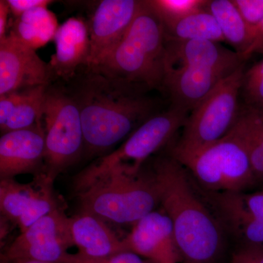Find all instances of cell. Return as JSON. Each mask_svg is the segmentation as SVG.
Wrapping results in <instances>:
<instances>
[{
	"label": "cell",
	"instance_id": "f1b7e54d",
	"mask_svg": "<svg viewBox=\"0 0 263 263\" xmlns=\"http://www.w3.org/2000/svg\"><path fill=\"white\" fill-rule=\"evenodd\" d=\"M232 263H263V247L248 245L233 256Z\"/></svg>",
	"mask_w": 263,
	"mask_h": 263
},
{
	"label": "cell",
	"instance_id": "4fadbf2b",
	"mask_svg": "<svg viewBox=\"0 0 263 263\" xmlns=\"http://www.w3.org/2000/svg\"><path fill=\"white\" fill-rule=\"evenodd\" d=\"M41 120L32 127L2 134L0 179H14L23 174L34 177L45 175L46 133Z\"/></svg>",
	"mask_w": 263,
	"mask_h": 263
},
{
	"label": "cell",
	"instance_id": "d6986e66",
	"mask_svg": "<svg viewBox=\"0 0 263 263\" xmlns=\"http://www.w3.org/2000/svg\"><path fill=\"white\" fill-rule=\"evenodd\" d=\"M71 237L78 254L89 258H105L128 251L120 239L98 216L81 212L69 218Z\"/></svg>",
	"mask_w": 263,
	"mask_h": 263
},
{
	"label": "cell",
	"instance_id": "e575fe53",
	"mask_svg": "<svg viewBox=\"0 0 263 263\" xmlns=\"http://www.w3.org/2000/svg\"><path fill=\"white\" fill-rule=\"evenodd\" d=\"M257 108L261 109V110H263V105H262V106L260 107V108Z\"/></svg>",
	"mask_w": 263,
	"mask_h": 263
},
{
	"label": "cell",
	"instance_id": "7a4b0ae2",
	"mask_svg": "<svg viewBox=\"0 0 263 263\" xmlns=\"http://www.w3.org/2000/svg\"><path fill=\"white\" fill-rule=\"evenodd\" d=\"M148 174L172 222L181 261L214 263L222 251V231L195 192L187 170L168 153L152 160Z\"/></svg>",
	"mask_w": 263,
	"mask_h": 263
},
{
	"label": "cell",
	"instance_id": "9a60e30c",
	"mask_svg": "<svg viewBox=\"0 0 263 263\" xmlns=\"http://www.w3.org/2000/svg\"><path fill=\"white\" fill-rule=\"evenodd\" d=\"M235 70L190 66L171 67L166 70L164 92L168 95L171 105L190 114Z\"/></svg>",
	"mask_w": 263,
	"mask_h": 263
},
{
	"label": "cell",
	"instance_id": "ffe728a7",
	"mask_svg": "<svg viewBox=\"0 0 263 263\" xmlns=\"http://www.w3.org/2000/svg\"><path fill=\"white\" fill-rule=\"evenodd\" d=\"M48 86H37L0 96L2 134L32 127L43 119Z\"/></svg>",
	"mask_w": 263,
	"mask_h": 263
},
{
	"label": "cell",
	"instance_id": "d6a6232c",
	"mask_svg": "<svg viewBox=\"0 0 263 263\" xmlns=\"http://www.w3.org/2000/svg\"><path fill=\"white\" fill-rule=\"evenodd\" d=\"M6 262L7 263H49L40 262V261L30 260V259H13V260L6 261Z\"/></svg>",
	"mask_w": 263,
	"mask_h": 263
},
{
	"label": "cell",
	"instance_id": "83f0119b",
	"mask_svg": "<svg viewBox=\"0 0 263 263\" xmlns=\"http://www.w3.org/2000/svg\"><path fill=\"white\" fill-rule=\"evenodd\" d=\"M63 263H155L141 257L131 251H124L105 257V258H89L78 253L67 254Z\"/></svg>",
	"mask_w": 263,
	"mask_h": 263
},
{
	"label": "cell",
	"instance_id": "836d02e7",
	"mask_svg": "<svg viewBox=\"0 0 263 263\" xmlns=\"http://www.w3.org/2000/svg\"><path fill=\"white\" fill-rule=\"evenodd\" d=\"M1 263H7V262L5 260V259H1Z\"/></svg>",
	"mask_w": 263,
	"mask_h": 263
},
{
	"label": "cell",
	"instance_id": "cb8c5ba5",
	"mask_svg": "<svg viewBox=\"0 0 263 263\" xmlns=\"http://www.w3.org/2000/svg\"><path fill=\"white\" fill-rule=\"evenodd\" d=\"M164 28L165 37L168 39L203 40L216 43L226 41L216 18L205 8L174 24L164 26Z\"/></svg>",
	"mask_w": 263,
	"mask_h": 263
},
{
	"label": "cell",
	"instance_id": "e0dca14e",
	"mask_svg": "<svg viewBox=\"0 0 263 263\" xmlns=\"http://www.w3.org/2000/svg\"><path fill=\"white\" fill-rule=\"evenodd\" d=\"M245 61L236 52L224 48L219 43L166 38V70L190 66L235 70L243 65Z\"/></svg>",
	"mask_w": 263,
	"mask_h": 263
},
{
	"label": "cell",
	"instance_id": "484cf974",
	"mask_svg": "<svg viewBox=\"0 0 263 263\" xmlns=\"http://www.w3.org/2000/svg\"><path fill=\"white\" fill-rule=\"evenodd\" d=\"M258 52L263 55V47ZM240 93L245 105L254 108L263 105V57L245 72Z\"/></svg>",
	"mask_w": 263,
	"mask_h": 263
},
{
	"label": "cell",
	"instance_id": "ba28073f",
	"mask_svg": "<svg viewBox=\"0 0 263 263\" xmlns=\"http://www.w3.org/2000/svg\"><path fill=\"white\" fill-rule=\"evenodd\" d=\"M245 66L221 81L200 105L190 112L182 134L170 149L194 152L219 141L234 125L238 111Z\"/></svg>",
	"mask_w": 263,
	"mask_h": 263
},
{
	"label": "cell",
	"instance_id": "9c48e42d",
	"mask_svg": "<svg viewBox=\"0 0 263 263\" xmlns=\"http://www.w3.org/2000/svg\"><path fill=\"white\" fill-rule=\"evenodd\" d=\"M69 218L57 209L29 227L5 251L6 261L23 259L49 263H63L72 247Z\"/></svg>",
	"mask_w": 263,
	"mask_h": 263
},
{
	"label": "cell",
	"instance_id": "8fae6325",
	"mask_svg": "<svg viewBox=\"0 0 263 263\" xmlns=\"http://www.w3.org/2000/svg\"><path fill=\"white\" fill-rule=\"evenodd\" d=\"M49 63L11 32L0 39V96L56 81Z\"/></svg>",
	"mask_w": 263,
	"mask_h": 263
},
{
	"label": "cell",
	"instance_id": "277c9868",
	"mask_svg": "<svg viewBox=\"0 0 263 263\" xmlns=\"http://www.w3.org/2000/svg\"><path fill=\"white\" fill-rule=\"evenodd\" d=\"M189 115L187 110L171 105L167 110L147 119L118 149L100 157L76 176V193L113 175L139 174L151 156L171 143Z\"/></svg>",
	"mask_w": 263,
	"mask_h": 263
},
{
	"label": "cell",
	"instance_id": "1f68e13d",
	"mask_svg": "<svg viewBox=\"0 0 263 263\" xmlns=\"http://www.w3.org/2000/svg\"><path fill=\"white\" fill-rule=\"evenodd\" d=\"M262 47H263V21L257 29V37L249 52V56L254 52H258Z\"/></svg>",
	"mask_w": 263,
	"mask_h": 263
},
{
	"label": "cell",
	"instance_id": "d4e9b609",
	"mask_svg": "<svg viewBox=\"0 0 263 263\" xmlns=\"http://www.w3.org/2000/svg\"><path fill=\"white\" fill-rule=\"evenodd\" d=\"M208 2L207 0H149L148 3L163 25L167 26L204 9Z\"/></svg>",
	"mask_w": 263,
	"mask_h": 263
},
{
	"label": "cell",
	"instance_id": "3957f363",
	"mask_svg": "<svg viewBox=\"0 0 263 263\" xmlns=\"http://www.w3.org/2000/svg\"><path fill=\"white\" fill-rule=\"evenodd\" d=\"M94 68L151 90L164 92L166 38L162 21L143 1L122 41Z\"/></svg>",
	"mask_w": 263,
	"mask_h": 263
},
{
	"label": "cell",
	"instance_id": "44dd1931",
	"mask_svg": "<svg viewBox=\"0 0 263 263\" xmlns=\"http://www.w3.org/2000/svg\"><path fill=\"white\" fill-rule=\"evenodd\" d=\"M59 27L56 15L48 7H37L15 18L9 32L36 51L54 39Z\"/></svg>",
	"mask_w": 263,
	"mask_h": 263
},
{
	"label": "cell",
	"instance_id": "7402d4cb",
	"mask_svg": "<svg viewBox=\"0 0 263 263\" xmlns=\"http://www.w3.org/2000/svg\"><path fill=\"white\" fill-rule=\"evenodd\" d=\"M205 9L216 18L226 41L245 60L249 58L253 38L232 0L209 1Z\"/></svg>",
	"mask_w": 263,
	"mask_h": 263
},
{
	"label": "cell",
	"instance_id": "6da1fadb",
	"mask_svg": "<svg viewBox=\"0 0 263 263\" xmlns=\"http://www.w3.org/2000/svg\"><path fill=\"white\" fill-rule=\"evenodd\" d=\"M80 111L86 155H102L158 114L152 90L84 66L65 81Z\"/></svg>",
	"mask_w": 263,
	"mask_h": 263
},
{
	"label": "cell",
	"instance_id": "4dcf8cb0",
	"mask_svg": "<svg viewBox=\"0 0 263 263\" xmlns=\"http://www.w3.org/2000/svg\"><path fill=\"white\" fill-rule=\"evenodd\" d=\"M10 13L9 6L6 0H1L0 1V39H3L7 35V24H8Z\"/></svg>",
	"mask_w": 263,
	"mask_h": 263
},
{
	"label": "cell",
	"instance_id": "7c38bea8",
	"mask_svg": "<svg viewBox=\"0 0 263 263\" xmlns=\"http://www.w3.org/2000/svg\"><path fill=\"white\" fill-rule=\"evenodd\" d=\"M143 1L103 0L95 7L87 22L90 37L88 67H97L122 41Z\"/></svg>",
	"mask_w": 263,
	"mask_h": 263
},
{
	"label": "cell",
	"instance_id": "5bb4252c",
	"mask_svg": "<svg viewBox=\"0 0 263 263\" xmlns=\"http://www.w3.org/2000/svg\"><path fill=\"white\" fill-rule=\"evenodd\" d=\"M124 242L128 251L155 263L181 261L172 222L162 210L154 211L133 224Z\"/></svg>",
	"mask_w": 263,
	"mask_h": 263
},
{
	"label": "cell",
	"instance_id": "5b68a950",
	"mask_svg": "<svg viewBox=\"0 0 263 263\" xmlns=\"http://www.w3.org/2000/svg\"><path fill=\"white\" fill-rule=\"evenodd\" d=\"M169 154L211 193H242L256 181L247 146L233 128L205 148L194 152L169 148Z\"/></svg>",
	"mask_w": 263,
	"mask_h": 263
},
{
	"label": "cell",
	"instance_id": "30bf717a",
	"mask_svg": "<svg viewBox=\"0 0 263 263\" xmlns=\"http://www.w3.org/2000/svg\"><path fill=\"white\" fill-rule=\"evenodd\" d=\"M53 183L45 175L28 183L14 179L0 181V211L5 220L18 227L21 233L34 223L60 209L53 195Z\"/></svg>",
	"mask_w": 263,
	"mask_h": 263
},
{
	"label": "cell",
	"instance_id": "52a82bcc",
	"mask_svg": "<svg viewBox=\"0 0 263 263\" xmlns=\"http://www.w3.org/2000/svg\"><path fill=\"white\" fill-rule=\"evenodd\" d=\"M43 118L46 133L45 176L53 183L84 152L80 111L67 85L54 81L48 86Z\"/></svg>",
	"mask_w": 263,
	"mask_h": 263
},
{
	"label": "cell",
	"instance_id": "ac0fdd59",
	"mask_svg": "<svg viewBox=\"0 0 263 263\" xmlns=\"http://www.w3.org/2000/svg\"><path fill=\"white\" fill-rule=\"evenodd\" d=\"M56 53L49 62L57 79L68 81L84 66L90 56L87 22L79 18L67 19L55 34Z\"/></svg>",
	"mask_w": 263,
	"mask_h": 263
},
{
	"label": "cell",
	"instance_id": "4316f807",
	"mask_svg": "<svg viewBox=\"0 0 263 263\" xmlns=\"http://www.w3.org/2000/svg\"><path fill=\"white\" fill-rule=\"evenodd\" d=\"M232 2L248 27L254 44L257 29L263 21V0H232Z\"/></svg>",
	"mask_w": 263,
	"mask_h": 263
},
{
	"label": "cell",
	"instance_id": "2e32d148",
	"mask_svg": "<svg viewBox=\"0 0 263 263\" xmlns=\"http://www.w3.org/2000/svg\"><path fill=\"white\" fill-rule=\"evenodd\" d=\"M221 218L248 245L263 247V191L255 194L213 193Z\"/></svg>",
	"mask_w": 263,
	"mask_h": 263
},
{
	"label": "cell",
	"instance_id": "603a6c76",
	"mask_svg": "<svg viewBox=\"0 0 263 263\" xmlns=\"http://www.w3.org/2000/svg\"><path fill=\"white\" fill-rule=\"evenodd\" d=\"M232 128L245 142L255 180H263V110L247 105L240 107Z\"/></svg>",
	"mask_w": 263,
	"mask_h": 263
},
{
	"label": "cell",
	"instance_id": "f546056e",
	"mask_svg": "<svg viewBox=\"0 0 263 263\" xmlns=\"http://www.w3.org/2000/svg\"><path fill=\"white\" fill-rule=\"evenodd\" d=\"M9 6L10 13L15 18L23 15L26 12L37 8V7H48L53 3L49 0H6Z\"/></svg>",
	"mask_w": 263,
	"mask_h": 263
},
{
	"label": "cell",
	"instance_id": "8992f818",
	"mask_svg": "<svg viewBox=\"0 0 263 263\" xmlns=\"http://www.w3.org/2000/svg\"><path fill=\"white\" fill-rule=\"evenodd\" d=\"M81 212L119 224H135L160 205L148 173L115 174L78 193Z\"/></svg>",
	"mask_w": 263,
	"mask_h": 263
}]
</instances>
